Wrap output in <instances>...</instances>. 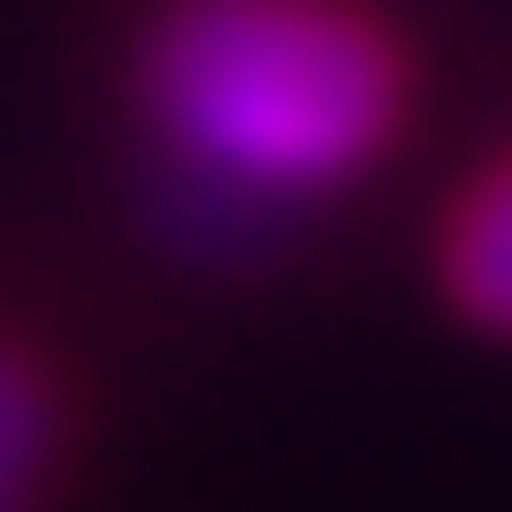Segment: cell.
<instances>
[{
    "mask_svg": "<svg viewBox=\"0 0 512 512\" xmlns=\"http://www.w3.org/2000/svg\"><path fill=\"white\" fill-rule=\"evenodd\" d=\"M452 305L488 317V330H512V171L452 220Z\"/></svg>",
    "mask_w": 512,
    "mask_h": 512,
    "instance_id": "obj_2",
    "label": "cell"
},
{
    "mask_svg": "<svg viewBox=\"0 0 512 512\" xmlns=\"http://www.w3.org/2000/svg\"><path fill=\"white\" fill-rule=\"evenodd\" d=\"M49 378L25 354H0V512H37V476H49Z\"/></svg>",
    "mask_w": 512,
    "mask_h": 512,
    "instance_id": "obj_3",
    "label": "cell"
},
{
    "mask_svg": "<svg viewBox=\"0 0 512 512\" xmlns=\"http://www.w3.org/2000/svg\"><path fill=\"white\" fill-rule=\"evenodd\" d=\"M147 98L208 183L305 196L391 135L403 74L378 25L330 13V0H183L147 49Z\"/></svg>",
    "mask_w": 512,
    "mask_h": 512,
    "instance_id": "obj_1",
    "label": "cell"
}]
</instances>
